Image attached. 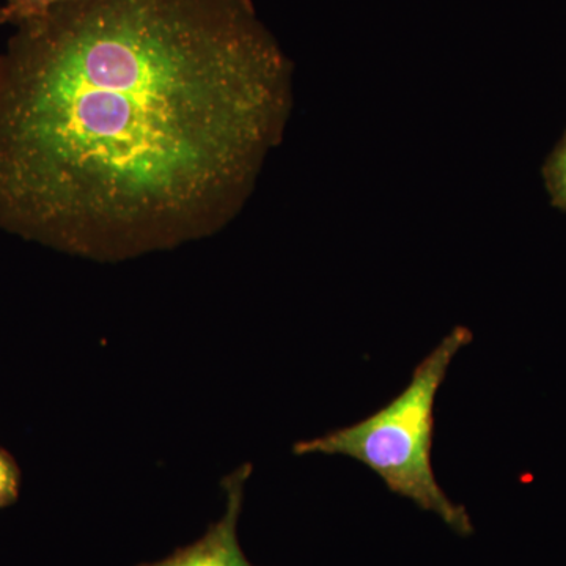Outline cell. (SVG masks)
<instances>
[{
	"instance_id": "1",
	"label": "cell",
	"mask_w": 566,
	"mask_h": 566,
	"mask_svg": "<svg viewBox=\"0 0 566 566\" xmlns=\"http://www.w3.org/2000/svg\"><path fill=\"white\" fill-rule=\"evenodd\" d=\"M0 52V230L96 262L221 232L293 109L252 0H70Z\"/></svg>"
},
{
	"instance_id": "2",
	"label": "cell",
	"mask_w": 566,
	"mask_h": 566,
	"mask_svg": "<svg viewBox=\"0 0 566 566\" xmlns=\"http://www.w3.org/2000/svg\"><path fill=\"white\" fill-rule=\"evenodd\" d=\"M472 340L471 329L457 326L417 364L403 392L360 422L296 442L294 455L353 458L374 471L390 493L434 513L457 535L474 534L468 510L444 493L431 463L436 397L457 354Z\"/></svg>"
},
{
	"instance_id": "3",
	"label": "cell",
	"mask_w": 566,
	"mask_h": 566,
	"mask_svg": "<svg viewBox=\"0 0 566 566\" xmlns=\"http://www.w3.org/2000/svg\"><path fill=\"white\" fill-rule=\"evenodd\" d=\"M252 474V464H243L222 480L226 491V512L218 523L208 528L202 538L181 547L172 556L153 564L137 566H255L248 560L240 539L238 521L244 504V486Z\"/></svg>"
},
{
	"instance_id": "4",
	"label": "cell",
	"mask_w": 566,
	"mask_h": 566,
	"mask_svg": "<svg viewBox=\"0 0 566 566\" xmlns=\"http://www.w3.org/2000/svg\"><path fill=\"white\" fill-rule=\"evenodd\" d=\"M543 180L551 203L566 212V132L543 166Z\"/></svg>"
},
{
	"instance_id": "5",
	"label": "cell",
	"mask_w": 566,
	"mask_h": 566,
	"mask_svg": "<svg viewBox=\"0 0 566 566\" xmlns=\"http://www.w3.org/2000/svg\"><path fill=\"white\" fill-rule=\"evenodd\" d=\"M70 2V0H13L2 7L3 24L17 25L31 18L40 17L46 13L52 7L61 6V3Z\"/></svg>"
},
{
	"instance_id": "6",
	"label": "cell",
	"mask_w": 566,
	"mask_h": 566,
	"mask_svg": "<svg viewBox=\"0 0 566 566\" xmlns=\"http://www.w3.org/2000/svg\"><path fill=\"white\" fill-rule=\"evenodd\" d=\"M21 472L17 461L6 450L0 449V509L17 502L20 495Z\"/></svg>"
},
{
	"instance_id": "7",
	"label": "cell",
	"mask_w": 566,
	"mask_h": 566,
	"mask_svg": "<svg viewBox=\"0 0 566 566\" xmlns=\"http://www.w3.org/2000/svg\"><path fill=\"white\" fill-rule=\"evenodd\" d=\"M0 24H3V22H2V7H0Z\"/></svg>"
},
{
	"instance_id": "8",
	"label": "cell",
	"mask_w": 566,
	"mask_h": 566,
	"mask_svg": "<svg viewBox=\"0 0 566 566\" xmlns=\"http://www.w3.org/2000/svg\"><path fill=\"white\" fill-rule=\"evenodd\" d=\"M10 2H13V0H6V3H10Z\"/></svg>"
}]
</instances>
